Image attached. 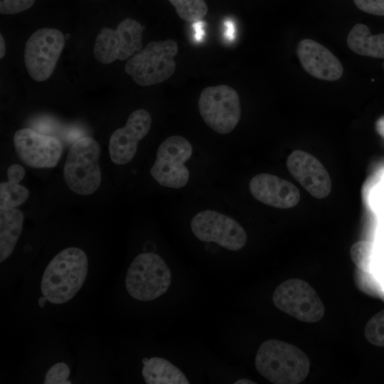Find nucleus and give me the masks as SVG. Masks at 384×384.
Masks as SVG:
<instances>
[{
    "instance_id": "obj_1",
    "label": "nucleus",
    "mask_w": 384,
    "mask_h": 384,
    "mask_svg": "<svg viewBox=\"0 0 384 384\" xmlns=\"http://www.w3.org/2000/svg\"><path fill=\"white\" fill-rule=\"evenodd\" d=\"M87 257L78 247H68L57 254L46 267L41 292L48 302L64 304L74 297L85 281Z\"/></svg>"
},
{
    "instance_id": "obj_2",
    "label": "nucleus",
    "mask_w": 384,
    "mask_h": 384,
    "mask_svg": "<svg viewBox=\"0 0 384 384\" xmlns=\"http://www.w3.org/2000/svg\"><path fill=\"white\" fill-rule=\"evenodd\" d=\"M257 372L274 384H299L307 377L310 361L298 347L285 341L263 342L255 356Z\"/></svg>"
},
{
    "instance_id": "obj_3",
    "label": "nucleus",
    "mask_w": 384,
    "mask_h": 384,
    "mask_svg": "<svg viewBox=\"0 0 384 384\" xmlns=\"http://www.w3.org/2000/svg\"><path fill=\"white\" fill-rule=\"evenodd\" d=\"M178 50V43L172 39L149 42L127 60L124 71L139 85L159 84L174 73Z\"/></svg>"
},
{
    "instance_id": "obj_4",
    "label": "nucleus",
    "mask_w": 384,
    "mask_h": 384,
    "mask_svg": "<svg viewBox=\"0 0 384 384\" xmlns=\"http://www.w3.org/2000/svg\"><path fill=\"white\" fill-rule=\"evenodd\" d=\"M100 145L90 137L75 140L70 146L63 169L66 185L74 193L87 196L97 190L101 183L98 164Z\"/></svg>"
},
{
    "instance_id": "obj_5",
    "label": "nucleus",
    "mask_w": 384,
    "mask_h": 384,
    "mask_svg": "<svg viewBox=\"0 0 384 384\" xmlns=\"http://www.w3.org/2000/svg\"><path fill=\"white\" fill-rule=\"evenodd\" d=\"M171 282L165 261L153 252L138 255L130 264L125 279L128 293L139 301H151L163 295Z\"/></svg>"
},
{
    "instance_id": "obj_6",
    "label": "nucleus",
    "mask_w": 384,
    "mask_h": 384,
    "mask_svg": "<svg viewBox=\"0 0 384 384\" xmlns=\"http://www.w3.org/2000/svg\"><path fill=\"white\" fill-rule=\"evenodd\" d=\"M198 106L205 123L218 134L232 132L241 117L239 95L228 85L205 87L200 94Z\"/></svg>"
},
{
    "instance_id": "obj_7",
    "label": "nucleus",
    "mask_w": 384,
    "mask_h": 384,
    "mask_svg": "<svg viewBox=\"0 0 384 384\" xmlns=\"http://www.w3.org/2000/svg\"><path fill=\"white\" fill-rule=\"evenodd\" d=\"M144 26L127 18L116 29L104 27L96 36L94 56L102 64L129 59L142 49V37Z\"/></svg>"
},
{
    "instance_id": "obj_8",
    "label": "nucleus",
    "mask_w": 384,
    "mask_h": 384,
    "mask_svg": "<svg viewBox=\"0 0 384 384\" xmlns=\"http://www.w3.org/2000/svg\"><path fill=\"white\" fill-rule=\"evenodd\" d=\"M192 153V146L185 137H169L157 149L156 161L150 169L151 176L163 186L173 188L185 186L190 174L184 164Z\"/></svg>"
},
{
    "instance_id": "obj_9",
    "label": "nucleus",
    "mask_w": 384,
    "mask_h": 384,
    "mask_svg": "<svg viewBox=\"0 0 384 384\" xmlns=\"http://www.w3.org/2000/svg\"><path fill=\"white\" fill-rule=\"evenodd\" d=\"M272 302L280 311L304 322H317L325 312L324 305L315 289L300 279H289L277 286Z\"/></svg>"
},
{
    "instance_id": "obj_10",
    "label": "nucleus",
    "mask_w": 384,
    "mask_h": 384,
    "mask_svg": "<svg viewBox=\"0 0 384 384\" xmlns=\"http://www.w3.org/2000/svg\"><path fill=\"white\" fill-rule=\"evenodd\" d=\"M65 43L63 33L51 28H40L28 38L24 48V63L33 80L43 82L51 76Z\"/></svg>"
},
{
    "instance_id": "obj_11",
    "label": "nucleus",
    "mask_w": 384,
    "mask_h": 384,
    "mask_svg": "<svg viewBox=\"0 0 384 384\" xmlns=\"http://www.w3.org/2000/svg\"><path fill=\"white\" fill-rule=\"evenodd\" d=\"M191 228L199 240L213 242L232 251L242 249L247 240L245 229L236 220L211 210L197 213L191 221Z\"/></svg>"
},
{
    "instance_id": "obj_12",
    "label": "nucleus",
    "mask_w": 384,
    "mask_h": 384,
    "mask_svg": "<svg viewBox=\"0 0 384 384\" xmlns=\"http://www.w3.org/2000/svg\"><path fill=\"white\" fill-rule=\"evenodd\" d=\"M14 144L18 158L26 165L37 169L55 167L61 156V142L52 136L23 128L14 135Z\"/></svg>"
},
{
    "instance_id": "obj_13",
    "label": "nucleus",
    "mask_w": 384,
    "mask_h": 384,
    "mask_svg": "<svg viewBox=\"0 0 384 384\" xmlns=\"http://www.w3.org/2000/svg\"><path fill=\"white\" fill-rule=\"evenodd\" d=\"M151 126L149 112L139 109L132 112L124 127L116 129L109 142L111 160L117 164L129 163L135 156L138 143L148 134Z\"/></svg>"
},
{
    "instance_id": "obj_14",
    "label": "nucleus",
    "mask_w": 384,
    "mask_h": 384,
    "mask_svg": "<svg viewBox=\"0 0 384 384\" xmlns=\"http://www.w3.org/2000/svg\"><path fill=\"white\" fill-rule=\"evenodd\" d=\"M287 166L292 176L314 197L321 199L330 193V176L315 156L302 150L294 151L287 159Z\"/></svg>"
},
{
    "instance_id": "obj_15",
    "label": "nucleus",
    "mask_w": 384,
    "mask_h": 384,
    "mask_svg": "<svg viewBox=\"0 0 384 384\" xmlns=\"http://www.w3.org/2000/svg\"><path fill=\"white\" fill-rule=\"evenodd\" d=\"M297 54L305 71L316 78L335 81L343 75V68L340 60L328 48L314 40L300 41Z\"/></svg>"
},
{
    "instance_id": "obj_16",
    "label": "nucleus",
    "mask_w": 384,
    "mask_h": 384,
    "mask_svg": "<svg viewBox=\"0 0 384 384\" xmlns=\"http://www.w3.org/2000/svg\"><path fill=\"white\" fill-rule=\"evenodd\" d=\"M249 188L255 199L277 208H292L300 199L299 191L292 183L270 174L253 176Z\"/></svg>"
},
{
    "instance_id": "obj_17",
    "label": "nucleus",
    "mask_w": 384,
    "mask_h": 384,
    "mask_svg": "<svg viewBox=\"0 0 384 384\" xmlns=\"http://www.w3.org/2000/svg\"><path fill=\"white\" fill-rule=\"evenodd\" d=\"M346 43L356 54L384 59V33L372 35L369 28L357 23L349 31Z\"/></svg>"
},
{
    "instance_id": "obj_18",
    "label": "nucleus",
    "mask_w": 384,
    "mask_h": 384,
    "mask_svg": "<svg viewBox=\"0 0 384 384\" xmlns=\"http://www.w3.org/2000/svg\"><path fill=\"white\" fill-rule=\"evenodd\" d=\"M24 215L16 208H0V262L13 252L21 235Z\"/></svg>"
},
{
    "instance_id": "obj_19",
    "label": "nucleus",
    "mask_w": 384,
    "mask_h": 384,
    "mask_svg": "<svg viewBox=\"0 0 384 384\" xmlns=\"http://www.w3.org/2000/svg\"><path fill=\"white\" fill-rule=\"evenodd\" d=\"M142 375L147 384H188L186 375L176 366L165 358H144Z\"/></svg>"
},
{
    "instance_id": "obj_20",
    "label": "nucleus",
    "mask_w": 384,
    "mask_h": 384,
    "mask_svg": "<svg viewBox=\"0 0 384 384\" xmlns=\"http://www.w3.org/2000/svg\"><path fill=\"white\" fill-rule=\"evenodd\" d=\"M25 175V169L18 164L8 168V180L0 184V208H16L26 201L29 191L20 184Z\"/></svg>"
},
{
    "instance_id": "obj_21",
    "label": "nucleus",
    "mask_w": 384,
    "mask_h": 384,
    "mask_svg": "<svg viewBox=\"0 0 384 384\" xmlns=\"http://www.w3.org/2000/svg\"><path fill=\"white\" fill-rule=\"evenodd\" d=\"M174 7L178 16L188 22L203 19L208 8L204 0H168Z\"/></svg>"
},
{
    "instance_id": "obj_22",
    "label": "nucleus",
    "mask_w": 384,
    "mask_h": 384,
    "mask_svg": "<svg viewBox=\"0 0 384 384\" xmlns=\"http://www.w3.org/2000/svg\"><path fill=\"white\" fill-rule=\"evenodd\" d=\"M364 335L370 343L384 346V309L368 320L364 328Z\"/></svg>"
},
{
    "instance_id": "obj_23",
    "label": "nucleus",
    "mask_w": 384,
    "mask_h": 384,
    "mask_svg": "<svg viewBox=\"0 0 384 384\" xmlns=\"http://www.w3.org/2000/svg\"><path fill=\"white\" fill-rule=\"evenodd\" d=\"M373 253V243L361 240L354 243L350 250L351 257L361 272H368Z\"/></svg>"
},
{
    "instance_id": "obj_24",
    "label": "nucleus",
    "mask_w": 384,
    "mask_h": 384,
    "mask_svg": "<svg viewBox=\"0 0 384 384\" xmlns=\"http://www.w3.org/2000/svg\"><path fill=\"white\" fill-rule=\"evenodd\" d=\"M70 368L65 363H57L54 364L46 373L45 384H70L68 380L70 375Z\"/></svg>"
},
{
    "instance_id": "obj_25",
    "label": "nucleus",
    "mask_w": 384,
    "mask_h": 384,
    "mask_svg": "<svg viewBox=\"0 0 384 384\" xmlns=\"http://www.w3.org/2000/svg\"><path fill=\"white\" fill-rule=\"evenodd\" d=\"M36 0H0L1 14H15L31 8Z\"/></svg>"
},
{
    "instance_id": "obj_26",
    "label": "nucleus",
    "mask_w": 384,
    "mask_h": 384,
    "mask_svg": "<svg viewBox=\"0 0 384 384\" xmlns=\"http://www.w3.org/2000/svg\"><path fill=\"white\" fill-rule=\"evenodd\" d=\"M353 2L363 12L384 16V0H353Z\"/></svg>"
},
{
    "instance_id": "obj_27",
    "label": "nucleus",
    "mask_w": 384,
    "mask_h": 384,
    "mask_svg": "<svg viewBox=\"0 0 384 384\" xmlns=\"http://www.w3.org/2000/svg\"><path fill=\"white\" fill-rule=\"evenodd\" d=\"M6 54V45L2 34H0V58H3Z\"/></svg>"
},
{
    "instance_id": "obj_28",
    "label": "nucleus",
    "mask_w": 384,
    "mask_h": 384,
    "mask_svg": "<svg viewBox=\"0 0 384 384\" xmlns=\"http://www.w3.org/2000/svg\"><path fill=\"white\" fill-rule=\"evenodd\" d=\"M255 383L249 379H240L235 382V384H255Z\"/></svg>"
},
{
    "instance_id": "obj_29",
    "label": "nucleus",
    "mask_w": 384,
    "mask_h": 384,
    "mask_svg": "<svg viewBox=\"0 0 384 384\" xmlns=\"http://www.w3.org/2000/svg\"><path fill=\"white\" fill-rule=\"evenodd\" d=\"M48 299L43 296L41 297L38 300V304L41 307H44L45 304L47 302Z\"/></svg>"
}]
</instances>
